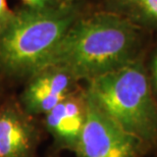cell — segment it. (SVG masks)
<instances>
[{"label": "cell", "instance_id": "cell-2", "mask_svg": "<svg viewBox=\"0 0 157 157\" xmlns=\"http://www.w3.org/2000/svg\"><path fill=\"white\" fill-rule=\"evenodd\" d=\"M78 17L67 1L12 14L0 28V67L15 75L37 73Z\"/></svg>", "mask_w": 157, "mask_h": 157}, {"label": "cell", "instance_id": "cell-7", "mask_svg": "<svg viewBox=\"0 0 157 157\" xmlns=\"http://www.w3.org/2000/svg\"><path fill=\"white\" fill-rule=\"evenodd\" d=\"M36 141L29 121L14 109L0 110V157H31Z\"/></svg>", "mask_w": 157, "mask_h": 157}, {"label": "cell", "instance_id": "cell-10", "mask_svg": "<svg viewBox=\"0 0 157 157\" xmlns=\"http://www.w3.org/2000/svg\"><path fill=\"white\" fill-rule=\"evenodd\" d=\"M12 13L6 4V0H0V28L7 23V21L11 17Z\"/></svg>", "mask_w": 157, "mask_h": 157}, {"label": "cell", "instance_id": "cell-5", "mask_svg": "<svg viewBox=\"0 0 157 157\" xmlns=\"http://www.w3.org/2000/svg\"><path fill=\"white\" fill-rule=\"evenodd\" d=\"M76 80L71 75L58 68H44L32 75L25 89L21 102L31 114H46L77 91Z\"/></svg>", "mask_w": 157, "mask_h": 157}, {"label": "cell", "instance_id": "cell-12", "mask_svg": "<svg viewBox=\"0 0 157 157\" xmlns=\"http://www.w3.org/2000/svg\"><path fill=\"white\" fill-rule=\"evenodd\" d=\"M64 1H67V2H73L74 0H64Z\"/></svg>", "mask_w": 157, "mask_h": 157}, {"label": "cell", "instance_id": "cell-1", "mask_svg": "<svg viewBox=\"0 0 157 157\" xmlns=\"http://www.w3.org/2000/svg\"><path fill=\"white\" fill-rule=\"evenodd\" d=\"M142 33V28L107 9L78 17L39 71L58 68L78 81H90L139 58Z\"/></svg>", "mask_w": 157, "mask_h": 157}, {"label": "cell", "instance_id": "cell-11", "mask_svg": "<svg viewBox=\"0 0 157 157\" xmlns=\"http://www.w3.org/2000/svg\"><path fill=\"white\" fill-rule=\"evenodd\" d=\"M151 80L153 87L155 88L157 92V51L155 52L154 56H153L151 62Z\"/></svg>", "mask_w": 157, "mask_h": 157}, {"label": "cell", "instance_id": "cell-6", "mask_svg": "<svg viewBox=\"0 0 157 157\" xmlns=\"http://www.w3.org/2000/svg\"><path fill=\"white\" fill-rule=\"evenodd\" d=\"M86 119V94L76 91L45 114V125L59 145L76 151Z\"/></svg>", "mask_w": 157, "mask_h": 157}, {"label": "cell", "instance_id": "cell-3", "mask_svg": "<svg viewBox=\"0 0 157 157\" xmlns=\"http://www.w3.org/2000/svg\"><path fill=\"white\" fill-rule=\"evenodd\" d=\"M87 82L86 93L127 133L141 143L157 140V104L140 57Z\"/></svg>", "mask_w": 157, "mask_h": 157}, {"label": "cell", "instance_id": "cell-4", "mask_svg": "<svg viewBox=\"0 0 157 157\" xmlns=\"http://www.w3.org/2000/svg\"><path fill=\"white\" fill-rule=\"evenodd\" d=\"M85 94L86 119L76 149L78 157H138L142 143Z\"/></svg>", "mask_w": 157, "mask_h": 157}, {"label": "cell", "instance_id": "cell-8", "mask_svg": "<svg viewBox=\"0 0 157 157\" xmlns=\"http://www.w3.org/2000/svg\"><path fill=\"white\" fill-rule=\"evenodd\" d=\"M107 10L142 29H157V0H107Z\"/></svg>", "mask_w": 157, "mask_h": 157}, {"label": "cell", "instance_id": "cell-9", "mask_svg": "<svg viewBox=\"0 0 157 157\" xmlns=\"http://www.w3.org/2000/svg\"><path fill=\"white\" fill-rule=\"evenodd\" d=\"M24 3H26L28 7L33 8H43L48 6L56 5L60 2H57V0H21ZM62 2V1H61Z\"/></svg>", "mask_w": 157, "mask_h": 157}]
</instances>
